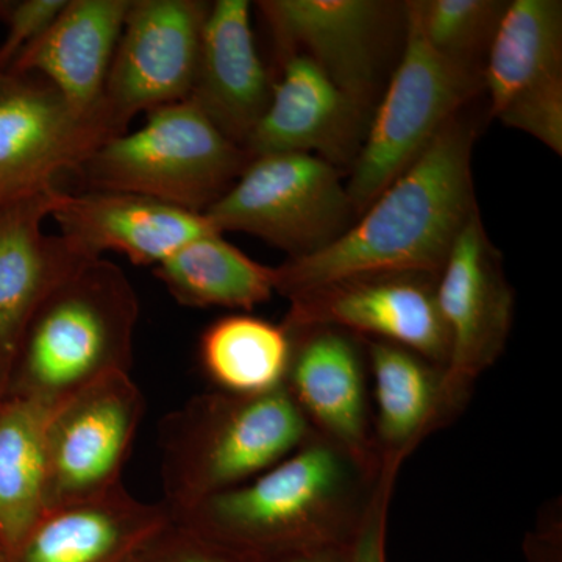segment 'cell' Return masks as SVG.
Segmentation results:
<instances>
[{
    "label": "cell",
    "mask_w": 562,
    "mask_h": 562,
    "mask_svg": "<svg viewBox=\"0 0 562 562\" xmlns=\"http://www.w3.org/2000/svg\"><path fill=\"white\" fill-rule=\"evenodd\" d=\"M490 116L562 155V3L513 0L482 74Z\"/></svg>",
    "instance_id": "obj_10"
},
{
    "label": "cell",
    "mask_w": 562,
    "mask_h": 562,
    "mask_svg": "<svg viewBox=\"0 0 562 562\" xmlns=\"http://www.w3.org/2000/svg\"><path fill=\"white\" fill-rule=\"evenodd\" d=\"M277 58L308 57L362 110L373 113L403 5L383 0H261Z\"/></svg>",
    "instance_id": "obj_9"
},
{
    "label": "cell",
    "mask_w": 562,
    "mask_h": 562,
    "mask_svg": "<svg viewBox=\"0 0 562 562\" xmlns=\"http://www.w3.org/2000/svg\"><path fill=\"white\" fill-rule=\"evenodd\" d=\"M68 0H21L11 2L3 22L5 38L0 44V72H5L25 47L40 38Z\"/></svg>",
    "instance_id": "obj_28"
},
{
    "label": "cell",
    "mask_w": 562,
    "mask_h": 562,
    "mask_svg": "<svg viewBox=\"0 0 562 562\" xmlns=\"http://www.w3.org/2000/svg\"><path fill=\"white\" fill-rule=\"evenodd\" d=\"M210 7L202 0H132L102 98L122 133L140 111L190 98Z\"/></svg>",
    "instance_id": "obj_11"
},
{
    "label": "cell",
    "mask_w": 562,
    "mask_h": 562,
    "mask_svg": "<svg viewBox=\"0 0 562 562\" xmlns=\"http://www.w3.org/2000/svg\"><path fill=\"white\" fill-rule=\"evenodd\" d=\"M50 217L65 243L85 260L116 251L133 265L150 268L184 244L221 233L205 214L121 191L69 194L58 190Z\"/></svg>",
    "instance_id": "obj_17"
},
{
    "label": "cell",
    "mask_w": 562,
    "mask_h": 562,
    "mask_svg": "<svg viewBox=\"0 0 562 562\" xmlns=\"http://www.w3.org/2000/svg\"><path fill=\"white\" fill-rule=\"evenodd\" d=\"M117 135L103 103L87 113L36 74L0 72V210L57 187Z\"/></svg>",
    "instance_id": "obj_8"
},
{
    "label": "cell",
    "mask_w": 562,
    "mask_h": 562,
    "mask_svg": "<svg viewBox=\"0 0 562 562\" xmlns=\"http://www.w3.org/2000/svg\"><path fill=\"white\" fill-rule=\"evenodd\" d=\"M249 0L211 3L190 98L222 135L239 147L271 102L273 80L251 31Z\"/></svg>",
    "instance_id": "obj_18"
},
{
    "label": "cell",
    "mask_w": 562,
    "mask_h": 562,
    "mask_svg": "<svg viewBox=\"0 0 562 562\" xmlns=\"http://www.w3.org/2000/svg\"><path fill=\"white\" fill-rule=\"evenodd\" d=\"M132 0H68L47 31L5 72L36 74L80 111L102 106L103 88Z\"/></svg>",
    "instance_id": "obj_22"
},
{
    "label": "cell",
    "mask_w": 562,
    "mask_h": 562,
    "mask_svg": "<svg viewBox=\"0 0 562 562\" xmlns=\"http://www.w3.org/2000/svg\"><path fill=\"white\" fill-rule=\"evenodd\" d=\"M0 553H2V552H0Z\"/></svg>",
    "instance_id": "obj_32"
},
{
    "label": "cell",
    "mask_w": 562,
    "mask_h": 562,
    "mask_svg": "<svg viewBox=\"0 0 562 562\" xmlns=\"http://www.w3.org/2000/svg\"><path fill=\"white\" fill-rule=\"evenodd\" d=\"M436 299L449 336L447 386L465 406L476 380L505 350L514 316V291L480 210L462 227L443 262Z\"/></svg>",
    "instance_id": "obj_13"
},
{
    "label": "cell",
    "mask_w": 562,
    "mask_h": 562,
    "mask_svg": "<svg viewBox=\"0 0 562 562\" xmlns=\"http://www.w3.org/2000/svg\"><path fill=\"white\" fill-rule=\"evenodd\" d=\"M11 2L9 0H0V20L3 21L5 18L7 11H9Z\"/></svg>",
    "instance_id": "obj_31"
},
{
    "label": "cell",
    "mask_w": 562,
    "mask_h": 562,
    "mask_svg": "<svg viewBox=\"0 0 562 562\" xmlns=\"http://www.w3.org/2000/svg\"><path fill=\"white\" fill-rule=\"evenodd\" d=\"M58 188L0 210V380L10 375L25 325L40 303L87 261L46 235Z\"/></svg>",
    "instance_id": "obj_21"
},
{
    "label": "cell",
    "mask_w": 562,
    "mask_h": 562,
    "mask_svg": "<svg viewBox=\"0 0 562 562\" xmlns=\"http://www.w3.org/2000/svg\"><path fill=\"white\" fill-rule=\"evenodd\" d=\"M364 347L376 453L382 465L402 468L428 436L457 420L465 406L447 386L442 366L398 344L364 339Z\"/></svg>",
    "instance_id": "obj_20"
},
{
    "label": "cell",
    "mask_w": 562,
    "mask_h": 562,
    "mask_svg": "<svg viewBox=\"0 0 562 562\" xmlns=\"http://www.w3.org/2000/svg\"><path fill=\"white\" fill-rule=\"evenodd\" d=\"M291 358V336L250 314L213 322L201 339L203 371L220 391L257 395L283 386Z\"/></svg>",
    "instance_id": "obj_25"
},
{
    "label": "cell",
    "mask_w": 562,
    "mask_h": 562,
    "mask_svg": "<svg viewBox=\"0 0 562 562\" xmlns=\"http://www.w3.org/2000/svg\"><path fill=\"white\" fill-rule=\"evenodd\" d=\"M284 328L291 336L284 386L313 431L382 468L373 441L364 339L327 325Z\"/></svg>",
    "instance_id": "obj_15"
},
{
    "label": "cell",
    "mask_w": 562,
    "mask_h": 562,
    "mask_svg": "<svg viewBox=\"0 0 562 562\" xmlns=\"http://www.w3.org/2000/svg\"><path fill=\"white\" fill-rule=\"evenodd\" d=\"M128 562H258L257 558L211 541L169 519Z\"/></svg>",
    "instance_id": "obj_27"
},
{
    "label": "cell",
    "mask_w": 562,
    "mask_h": 562,
    "mask_svg": "<svg viewBox=\"0 0 562 562\" xmlns=\"http://www.w3.org/2000/svg\"><path fill=\"white\" fill-rule=\"evenodd\" d=\"M144 412L131 372L111 373L57 406L47 425V508L121 486Z\"/></svg>",
    "instance_id": "obj_12"
},
{
    "label": "cell",
    "mask_w": 562,
    "mask_h": 562,
    "mask_svg": "<svg viewBox=\"0 0 562 562\" xmlns=\"http://www.w3.org/2000/svg\"><path fill=\"white\" fill-rule=\"evenodd\" d=\"M154 276L173 301L188 308L251 312L276 294V269L251 260L225 241L222 233L184 244L155 266Z\"/></svg>",
    "instance_id": "obj_23"
},
{
    "label": "cell",
    "mask_w": 562,
    "mask_h": 562,
    "mask_svg": "<svg viewBox=\"0 0 562 562\" xmlns=\"http://www.w3.org/2000/svg\"><path fill=\"white\" fill-rule=\"evenodd\" d=\"M286 386L257 395H195L160 428L162 506L169 517L241 486L312 435Z\"/></svg>",
    "instance_id": "obj_4"
},
{
    "label": "cell",
    "mask_w": 562,
    "mask_h": 562,
    "mask_svg": "<svg viewBox=\"0 0 562 562\" xmlns=\"http://www.w3.org/2000/svg\"><path fill=\"white\" fill-rule=\"evenodd\" d=\"M205 216L221 233L257 236L291 260L325 249L357 221L341 172L310 154L251 158Z\"/></svg>",
    "instance_id": "obj_7"
},
{
    "label": "cell",
    "mask_w": 562,
    "mask_h": 562,
    "mask_svg": "<svg viewBox=\"0 0 562 562\" xmlns=\"http://www.w3.org/2000/svg\"><path fill=\"white\" fill-rule=\"evenodd\" d=\"M54 409L0 401V550L9 552L47 508V425Z\"/></svg>",
    "instance_id": "obj_24"
},
{
    "label": "cell",
    "mask_w": 562,
    "mask_h": 562,
    "mask_svg": "<svg viewBox=\"0 0 562 562\" xmlns=\"http://www.w3.org/2000/svg\"><path fill=\"white\" fill-rule=\"evenodd\" d=\"M169 519L161 502H140L121 484L47 508L0 562H128Z\"/></svg>",
    "instance_id": "obj_19"
},
{
    "label": "cell",
    "mask_w": 562,
    "mask_h": 562,
    "mask_svg": "<svg viewBox=\"0 0 562 562\" xmlns=\"http://www.w3.org/2000/svg\"><path fill=\"white\" fill-rule=\"evenodd\" d=\"M249 162L243 147L183 101L149 111L143 127L103 143L74 176L85 191L131 192L205 214Z\"/></svg>",
    "instance_id": "obj_5"
},
{
    "label": "cell",
    "mask_w": 562,
    "mask_h": 562,
    "mask_svg": "<svg viewBox=\"0 0 562 562\" xmlns=\"http://www.w3.org/2000/svg\"><path fill=\"white\" fill-rule=\"evenodd\" d=\"M350 546L314 547L257 558L258 562H349Z\"/></svg>",
    "instance_id": "obj_30"
},
{
    "label": "cell",
    "mask_w": 562,
    "mask_h": 562,
    "mask_svg": "<svg viewBox=\"0 0 562 562\" xmlns=\"http://www.w3.org/2000/svg\"><path fill=\"white\" fill-rule=\"evenodd\" d=\"M380 475L382 468L313 431L268 471L171 520L254 558L350 546Z\"/></svg>",
    "instance_id": "obj_2"
},
{
    "label": "cell",
    "mask_w": 562,
    "mask_h": 562,
    "mask_svg": "<svg viewBox=\"0 0 562 562\" xmlns=\"http://www.w3.org/2000/svg\"><path fill=\"white\" fill-rule=\"evenodd\" d=\"M468 109L335 243L273 268L277 294L291 301L325 284L369 273L439 276L462 227L479 211L472 177L476 124Z\"/></svg>",
    "instance_id": "obj_1"
},
{
    "label": "cell",
    "mask_w": 562,
    "mask_h": 562,
    "mask_svg": "<svg viewBox=\"0 0 562 562\" xmlns=\"http://www.w3.org/2000/svg\"><path fill=\"white\" fill-rule=\"evenodd\" d=\"M398 471L394 465H382L371 506L350 543L349 562H386L387 516Z\"/></svg>",
    "instance_id": "obj_29"
},
{
    "label": "cell",
    "mask_w": 562,
    "mask_h": 562,
    "mask_svg": "<svg viewBox=\"0 0 562 562\" xmlns=\"http://www.w3.org/2000/svg\"><path fill=\"white\" fill-rule=\"evenodd\" d=\"M271 102L244 150L249 158L272 154H310L339 172L351 171L372 114L351 101L308 57L280 60Z\"/></svg>",
    "instance_id": "obj_16"
},
{
    "label": "cell",
    "mask_w": 562,
    "mask_h": 562,
    "mask_svg": "<svg viewBox=\"0 0 562 562\" xmlns=\"http://www.w3.org/2000/svg\"><path fill=\"white\" fill-rule=\"evenodd\" d=\"M438 276L384 272L335 281L291 299L288 328L327 325L412 349L446 368L449 336L436 299Z\"/></svg>",
    "instance_id": "obj_14"
},
{
    "label": "cell",
    "mask_w": 562,
    "mask_h": 562,
    "mask_svg": "<svg viewBox=\"0 0 562 562\" xmlns=\"http://www.w3.org/2000/svg\"><path fill=\"white\" fill-rule=\"evenodd\" d=\"M505 0H412L405 11L443 60L482 76Z\"/></svg>",
    "instance_id": "obj_26"
},
{
    "label": "cell",
    "mask_w": 562,
    "mask_h": 562,
    "mask_svg": "<svg viewBox=\"0 0 562 562\" xmlns=\"http://www.w3.org/2000/svg\"><path fill=\"white\" fill-rule=\"evenodd\" d=\"M403 13L405 29L397 65L373 110L346 184L357 217L483 92L482 76L443 60L422 38L405 3Z\"/></svg>",
    "instance_id": "obj_6"
},
{
    "label": "cell",
    "mask_w": 562,
    "mask_h": 562,
    "mask_svg": "<svg viewBox=\"0 0 562 562\" xmlns=\"http://www.w3.org/2000/svg\"><path fill=\"white\" fill-rule=\"evenodd\" d=\"M138 317V295L120 266L103 258L85 262L25 325L10 395L55 409L111 373L131 372Z\"/></svg>",
    "instance_id": "obj_3"
}]
</instances>
